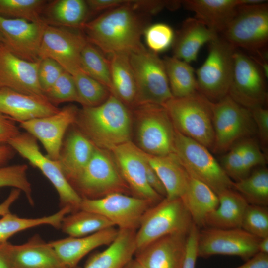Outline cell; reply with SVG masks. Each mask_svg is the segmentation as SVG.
I'll return each mask as SVG.
<instances>
[{"label": "cell", "mask_w": 268, "mask_h": 268, "mask_svg": "<svg viewBox=\"0 0 268 268\" xmlns=\"http://www.w3.org/2000/svg\"><path fill=\"white\" fill-rule=\"evenodd\" d=\"M13 268H68L50 242L38 234L25 243L12 245Z\"/></svg>", "instance_id": "484cf974"}, {"label": "cell", "mask_w": 268, "mask_h": 268, "mask_svg": "<svg viewBox=\"0 0 268 268\" xmlns=\"http://www.w3.org/2000/svg\"><path fill=\"white\" fill-rule=\"evenodd\" d=\"M258 249L259 252L268 254V237L260 240Z\"/></svg>", "instance_id": "680465c9"}, {"label": "cell", "mask_w": 268, "mask_h": 268, "mask_svg": "<svg viewBox=\"0 0 268 268\" xmlns=\"http://www.w3.org/2000/svg\"><path fill=\"white\" fill-rule=\"evenodd\" d=\"M82 198L96 199L114 193L131 194L108 150L95 147L89 161L71 184Z\"/></svg>", "instance_id": "30bf717a"}, {"label": "cell", "mask_w": 268, "mask_h": 268, "mask_svg": "<svg viewBox=\"0 0 268 268\" xmlns=\"http://www.w3.org/2000/svg\"><path fill=\"white\" fill-rule=\"evenodd\" d=\"M40 60L30 62L22 59L0 42V88L6 87L20 93L45 97L38 79Z\"/></svg>", "instance_id": "d6986e66"}, {"label": "cell", "mask_w": 268, "mask_h": 268, "mask_svg": "<svg viewBox=\"0 0 268 268\" xmlns=\"http://www.w3.org/2000/svg\"><path fill=\"white\" fill-rule=\"evenodd\" d=\"M28 166L25 164L0 166V189L12 187L25 194L29 203L34 204L32 186L27 177Z\"/></svg>", "instance_id": "60d3db41"}, {"label": "cell", "mask_w": 268, "mask_h": 268, "mask_svg": "<svg viewBox=\"0 0 268 268\" xmlns=\"http://www.w3.org/2000/svg\"><path fill=\"white\" fill-rule=\"evenodd\" d=\"M47 24L0 15V31L7 48L19 58L30 62L39 57L43 33Z\"/></svg>", "instance_id": "ffe728a7"}, {"label": "cell", "mask_w": 268, "mask_h": 268, "mask_svg": "<svg viewBox=\"0 0 268 268\" xmlns=\"http://www.w3.org/2000/svg\"><path fill=\"white\" fill-rule=\"evenodd\" d=\"M119 229L108 228L85 236L68 237L49 242L68 268H75L79 261L93 250L110 245Z\"/></svg>", "instance_id": "cb8c5ba5"}, {"label": "cell", "mask_w": 268, "mask_h": 268, "mask_svg": "<svg viewBox=\"0 0 268 268\" xmlns=\"http://www.w3.org/2000/svg\"><path fill=\"white\" fill-rule=\"evenodd\" d=\"M235 50L218 36L209 43L207 57L195 72L198 91L211 102L228 95Z\"/></svg>", "instance_id": "ba28073f"}, {"label": "cell", "mask_w": 268, "mask_h": 268, "mask_svg": "<svg viewBox=\"0 0 268 268\" xmlns=\"http://www.w3.org/2000/svg\"><path fill=\"white\" fill-rule=\"evenodd\" d=\"M154 205L146 199L114 193L99 199L82 198L79 209L102 215L119 229L137 230L143 214Z\"/></svg>", "instance_id": "4fadbf2b"}, {"label": "cell", "mask_w": 268, "mask_h": 268, "mask_svg": "<svg viewBox=\"0 0 268 268\" xmlns=\"http://www.w3.org/2000/svg\"><path fill=\"white\" fill-rule=\"evenodd\" d=\"M173 97L182 98L198 91L195 71L190 64L174 56L163 59Z\"/></svg>", "instance_id": "836d02e7"}, {"label": "cell", "mask_w": 268, "mask_h": 268, "mask_svg": "<svg viewBox=\"0 0 268 268\" xmlns=\"http://www.w3.org/2000/svg\"><path fill=\"white\" fill-rule=\"evenodd\" d=\"M233 188L248 204L268 205V170L262 166L251 172L247 177L233 181Z\"/></svg>", "instance_id": "8d00e7d4"}, {"label": "cell", "mask_w": 268, "mask_h": 268, "mask_svg": "<svg viewBox=\"0 0 268 268\" xmlns=\"http://www.w3.org/2000/svg\"><path fill=\"white\" fill-rule=\"evenodd\" d=\"M16 152L39 169L50 181L59 197L60 207H68L71 212L80 208L82 198L66 178L59 162L41 152L37 140L28 133H20L8 142Z\"/></svg>", "instance_id": "7c38bea8"}, {"label": "cell", "mask_w": 268, "mask_h": 268, "mask_svg": "<svg viewBox=\"0 0 268 268\" xmlns=\"http://www.w3.org/2000/svg\"><path fill=\"white\" fill-rule=\"evenodd\" d=\"M163 106L176 130L212 149L214 133L208 99L197 92L184 97H173Z\"/></svg>", "instance_id": "3957f363"}, {"label": "cell", "mask_w": 268, "mask_h": 268, "mask_svg": "<svg viewBox=\"0 0 268 268\" xmlns=\"http://www.w3.org/2000/svg\"><path fill=\"white\" fill-rule=\"evenodd\" d=\"M112 227L113 224L102 215L79 209L64 217L60 229L69 236L80 237Z\"/></svg>", "instance_id": "d590c367"}, {"label": "cell", "mask_w": 268, "mask_h": 268, "mask_svg": "<svg viewBox=\"0 0 268 268\" xmlns=\"http://www.w3.org/2000/svg\"><path fill=\"white\" fill-rule=\"evenodd\" d=\"M44 94L46 99L56 106L67 102L79 103L73 77L65 70L54 84Z\"/></svg>", "instance_id": "7bdbcfd3"}, {"label": "cell", "mask_w": 268, "mask_h": 268, "mask_svg": "<svg viewBox=\"0 0 268 268\" xmlns=\"http://www.w3.org/2000/svg\"><path fill=\"white\" fill-rule=\"evenodd\" d=\"M89 13H98L123 5L126 2L124 0H86Z\"/></svg>", "instance_id": "816d5d0a"}, {"label": "cell", "mask_w": 268, "mask_h": 268, "mask_svg": "<svg viewBox=\"0 0 268 268\" xmlns=\"http://www.w3.org/2000/svg\"><path fill=\"white\" fill-rule=\"evenodd\" d=\"M217 196L218 206L207 216L204 227L220 229L241 228L248 202L233 188L225 190Z\"/></svg>", "instance_id": "f546056e"}, {"label": "cell", "mask_w": 268, "mask_h": 268, "mask_svg": "<svg viewBox=\"0 0 268 268\" xmlns=\"http://www.w3.org/2000/svg\"><path fill=\"white\" fill-rule=\"evenodd\" d=\"M11 244L0 242V268H13L11 251Z\"/></svg>", "instance_id": "11a10c76"}, {"label": "cell", "mask_w": 268, "mask_h": 268, "mask_svg": "<svg viewBox=\"0 0 268 268\" xmlns=\"http://www.w3.org/2000/svg\"><path fill=\"white\" fill-rule=\"evenodd\" d=\"M122 268H144V267L136 259L132 258Z\"/></svg>", "instance_id": "91938a15"}, {"label": "cell", "mask_w": 268, "mask_h": 268, "mask_svg": "<svg viewBox=\"0 0 268 268\" xmlns=\"http://www.w3.org/2000/svg\"><path fill=\"white\" fill-rule=\"evenodd\" d=\"M188 234L160 238L136 251L134 258L144 268H182Z\"/></svg>", "instance_id": "44dd1931"}, {"label": "cell", "mask_w": 268, "mask_h": 268, "mask_svg": "<svg viewBox=\"0 0 268 268\" xmlns=\"http://www.w3.org/2000/svg\"><path fill=\"white\" fill-rule=\"evenodd\" d=\"M15 152L8 144L0 145V166H3L12 159Z\"/></svg>", "instance_id": "6f0895ef"}, {"label": "cell", "mask_w": 268, "mask_h": 268, "mask_svg": "<svg viewBox=\"0 0 268 268\" xmlns=\"http://www.w3.org/2000/svg\"><path fill=\"white\" fill-rule=\"evenodd\" d=\"M260 239L241 228L204 227L198 233V256L206 258L216 255L236 256L247 261L259 252Z\"/></svg>", "instance_id": "9a60e30c"}, {"label": "cell", "mask_w": 268, "mask_h": 268, "mask_svg": "<svg viewBox=\"0 0 268 268\" xmlns=\"http://www.w3.org/2000/svg\"><path fill=\"white\" fill-rule=\"evenodd\" d=\"M145 155L165 187L166 198H181L187 188L190 175L176 155L172 153L164 156H154L146 153Z\"/></svg>", "instance_id": "f1b7e54d"}, {"label": "cell", "mask_w": 268, "mask_h": 268, "mask_svg": "<svg viewBox=\"0 0 268 268\" xmlns=\"http://www.w3.org/2000/svg\"><path fill=\"white\" fill-rule=\"evenodd\" d=\"M143 35L150 50L157 54L166 50L173 45L175 37L170 26L161 23L149 25Z\"/></svg>", "instance_id": "ee69618b"}, {"label": "cell", "mask_w": 268, "mask_h": 268, "mask_svg": "<svg viewBox=\"0 0 268 268\" xmlns=\"http://www.w3.org/2000/svg\"><path fill=\"white\" fill-rule=\"evenodd\" d=\"M193 224L181 198H164L141 217L135 233L136 250L168 235L188 234Z\"/></svg>", "instance_id": "277c9868"}, {"label": "cell", "mask_w": 268, "mask_h": 268, "mask_svg": "<svg viewBox=\"0 0 268 268\" xmlns=\"http://www.w3.org/2000/svg\"><path fill=\"white\" fill-rule=\"evenodd\" d=\"M219 35L196 18L184 21L173 43V56L189 64L195 61L202 46Z\"/></svg>", "instance_id": "4316f807"}, {"label": "cell", "mask_w": 268, "mask_h": 268, "mask_svg": "<svg viewBox=\"0 0 268 268\" xmlns=\"http://www.w3.org/2000/svg\"><path fill=\"white\" fill-rule=\"evenodd\" d=\"M137 145L144 153L164 156L173 153L175 129L165 108L143 104L133 108Z\"/></svg>", "instance_id": "8992f818"}, {"label": "cell", "mask_w": 268, "mask_h": 268, "mask_svg": "<svg viewBox=\"0 0 268 268\" xmlns=\"http://www.w3.org/2000/svg\"><path fill=\"white\" fill-rule=\"evenodd\" d=\"M79 109L69 104L54 114L21 122L19 126L40 141L48 158L58 160L65 134L75 122Z\"/></svg>", "instance_id": "e0dca14e"}, {"label": "cell", "mask_w": 268, "mask_h": 268, "mask_svg": "<svg viewBox=\"0 0 268 268\" xmlns=\"http://www.w3.org/2000/svg\"><path fill=\"white\" fill-rule=\"evenodd\" d=\"M109 56L111 94L133 109L135 105L136 87L129 55L115 53Z\"/></svg>", "instance_id": "d6a6232c"}, {"label": "cell", "mask_w": 268, "mask_h": 268, "mask_svg": "<svg viewBox=\"0 0 268 268\" xmlns=\"http://www.w3.org/2000/svg\"><path fill=\"white\" fill-rule=\"evenodd\" d=\"M193 222L199 228L204 227L207 216L218 206L217 195L204 183L191 177L181 198Z\"/></svg>", "instance_id": "4dcf8cb0"}, {"label": "cell", "mask_w": 268, "mask_h": 268, "mask_svg": "<svg viewBox=\"0 0 268 268\" xmlns=\"http://www.w3.org/2000/svg\"><path fill=\"white\" fill-rule=\"evenodd\" d=\"M222 34V37L236 49L262 51L268 41V3L265 0L240 5Z\"/></svg>", "instance_id": "8fae6325"}, {"label": "cell", "mask_w": 268, "mask_h": 268, "mask_svg": "<svg viewBox=\"0 0 268 268\" xmlns=\"http://www.w3.org/2000/svg\"><path fill=\"white\" fill-rule=\"evenodd\" d=\"M227 152L222 158L221 165L227 175L235 181L247 177L244 167L242 140Z\"/></svg>", "instance_id": "f6af8a7d"}, {"label": "cell", "mask_w": 268, "mask_h": 268, "mask_svg": "<svg viewBox=\"0 0 268 268\" xmlns=\"http://www.w3.org/2000/svg\"><path fill=\"white\" fill-rule=\"evenodd\" d=\"M130 109L111 94L103 103L79 109L74 124L96 147L111 150L131 141Z\"/></svg>", "instance_id": "7a4b0ae2"}, {"label": "cell", "mask_w": 268, "mask_h": 268, "mask_svg": "<svg viewBox=\"0 0 268 268\" xmlns=\"http://www.w3.org/2000/svg\"><path fill=\"white\" fill-rule=\"evenodd\" d=\"M80 67L83 72L105 86L111 93L109 60L98 48L89 42L81 51Z\"/></svg>", "instance_id": "74e56055"}, {"label": "cell", "mask_w": 268, "mask_h": 268, "mask_svg": "<svg viewBox=\"0 0 268 268\" xmlns=\"http://www.w3.org/2000/svg\"><path fill=\"white\" fill-rule=\"evenodd\" d=\"M251 0H186L181 4L195 14V17L218 35L226 29L238 7Z\"/></svg>", "instance_id": "603a6c76"}, {"label": "cell", "mask_w": 268, "mask_h": 268, "mask_svg": "<svg viewBox=\"0 0 268 268\" xmlns=\"http://www.w3.org/2000/svg\"><path fill=\"white\" fill-rule=\"evenodd\" d=\"M117 168L134 196L154 204L162 197L149 186L146 178L147 158L144 152L132 141L119 145L110 151Z\"/></svg>", "instance_id": "ac0fdd59"}, {"label": "cell", "mask_w": 268, "mask_h": 268, "mask_svg": "<svg viewBox=\"0 0 268 268\" xmlns=\"http://www.w3.org/2000/svg\"><path fill=\"white\" fill-rule=\"evenodd\" d=\"M43 21L49 25L82 30L90 14L86 0H56L47 4Z\"/></svg>", "instance_id": "1f68e13d"}, {"label": "cell", "mask_w": 268, "mask_h": 268, "mask_svg": "<svg viewBox=\"0 0 268 268\" xmlns=\"http://www.w3.org/2000/svg\"><path fill=\"white\" fill-rule=\"evenodd\" d=\"M151 15L135 8L126 0L123 5L104 11L87 21L82 31L88 41L102 52L129 55L144 50L141 37Z\"/></svg>", "instance_id": "6da1fadb"}, {"label": "cell", "mask_w": 268, "mask_h": 268, "mask_svg": "<svg viewBox=\"0 0 268 268\" xmlns=\"http://www.w3.org/2000/svg\"><path fill=\"white\" fill-rule=\"evenodd\" d=\"M214 139L212 150L226 152L236 143L255 134L256 129L251 111L229 95L210 101Z\"/></svg>", "instance_id": "52a82bcc"}, {"label": "cell", "mask_w": 268, "mask_h": 268, "mask_svg": "<svg viewBox=\"0 0 268 268\" xmlns=\"http://www.w3.org/2000/svg\"><path fill=\"white\" fill-rule=\"evenodd\" d=\"M48 1L45 0H0V15L31 22L43 21L42 15Z\"/></svg>", "instance_id": "f35d334b"}, {"label": "cell", "mask_w": 268, "mask_h": 268, "mask_svg": "<svg viewBox=\"0 0 268 268\" xmlns=\"http://www.w3.org/2000/svg\"><path fill=\"white\" fill-rule=\"evenodd\" d=\"M81 30L47 24L40 48L39 59L54 60L71 75L82 71L80 55L88 41Z\"/></svg>", "instance_id": "2e32d148"}, {"label": "cell", "mask_w": 268, "mask_h": 268, "mask_svg": "<svg viewBox=\"0 0 268 268\" xmlns=\"http://www.w3.org/2000/svg\"><path fill=\"white\" fill-rule=\"evenodd\" d=\"M60 110L45 97L18 92L10 88H0V113L20 123L48 116Z\"/></svg>", "instance_id": "7402d4cb"}, {"label": "cell", "mask_w": 268, "mask_h": 268, "mask_svg": "<svg viewBox=\"0 0 268 268\" xmlns=\"http://www.w3.org/2000/svg\"><path fill=\"white\" fill-rule=\"evenodd\" d=\"M71 212L69 207H65L52 215L35 218H21L8 212L0 219V242H7L9 238L18 232L43 225L60 229L63 219Z\"/></svg>", "instance_id": "e575fe53"}, {"label": "cell", "mask_w": 268, "mask_h": 268, "mask_svg": "<svg viewBox=\"0 0 268 268\" xmlns=\"http://www.w3.org/2000/svg\"><path fill=\"white\" fill-rule=\"evenodd\" d=\"M72 126L63 141L57 160L70 185L84 169L95 149L90 140Z\"/></svg>", "instance_id": "d4e9b609"}, {"label": "cell", "mask_w": 268, "mask_h": 268, "mask_svg": "<svg viewBox=\"0 0 268 268\" xmlns=\"http://www.w3.org/2000/svg\"><path fill=\"white\" fill-rule=\"evenodd\" d=\"M200 228L194 223L188 234L186 250L182 268H196L197 259V240Z\"/></svg>", "instance_id": "681fc988"}, {"label": "cell", "mask_w": 268, "mask_h": 268, "mask_svg": "<svg viewBox=\"0 0 268 268\" xmlns=\"http://www.w3.org/2000/svg\"><path fill=\"white\" fill-rule=\"evenodd\" d=\"M136 231L119 229L115 239L105 250L91 256L83 268H122L134 256Z\"/></svg>", "instance_id": "83f0119b"}, {"label": "cell", "mask_w": 268, "mask_h": 268, "mask_svg": "<svg viewBox=\"0 0 268 268\" xmlns=\"http://www.w3.org/2000/svg\"><path fill=\"white\" fill-rule=\"evenodd\" d=\"M82 107H93L105 102L111 94L104 85L90 77L82 71L72 75Z\"/></svg>", "instance_id": "ab89813d"}, {"label": "cell", "mask_w": 268, "mask_h": 268, "mask_svg": "<svg viewBox=\"0 0 268 268\" xmlns=\"http://www.w3.org/2000/svg\"><path fill=\"white\" fill-rule=\"evenodd\" d=\"M0 42H2L3 43L4 42V37L0 31Z\"/></svg>", "instance_id": "94428289"}, {"label": "cell", "mask_w": 268, "mask_h": 268, "mask_svg": "<svg viewBox=\"0 0 268 268\" xmlns=\"http://www.w3.org/2000/svg\"><path fill=\"white\" fill-rule=\"evenodd\" d=\"M241 228L260 239L268 237V206L248 204L243 217Z\"/></svg>", "instance_id": "b9f144b4"}, {"label": "cell", "mask_w": 268, "mask_h": 268, "mask_svg": "<svg viewBox=\"0 0 268 268\" xmlns=\"http://www.w3.org/2000/svg\"><path fill=\"white\" fill-rule=\"evenodd\" d=\"M21 191L14 188L7 198L0 204V216H3L10 212V208L12 204L19 198Z\"/></svg>", "instance_id": "9f6ffc18"}, {"label": "cell", "mask_w": 268, "mask_h": 268, "mask_svg": "<svg viewBox=\"0 0 268 268\" xmlns=\"http://www.w3.org/2000/svg\"><path fill=\"white\" fill-rule=\"evenodd\" d=\"M265 78L261 67L252 57L235 50L228 95L249 110L264 107L268 100Z\"/></svg>", "instance_id": "5bb4252c"}, {"label": "cell", "mask_w": 268, "mask_h": 268, "mask_svg": "<svg viewBox=\"0 0 268 268\" xmlns=\"http://www.w3.org/2000/svg\"><path fill=\"white\" fill-rule=\"evenodd\" d=\"M208 149L175 129L173 153L191 177L204 183L218 195L233 188V181Z\"/></svg>", "instance_id": "5b68a950"}, {"label": "cell", "mask_w": 268, "mask_h": 268, "mask_svg": "<svg viewBox=\"0 0 268 268\" xmlns=\"http://www.w3.org/2000/svg\"><path fill=\"white\" fill-rule=\"evenodd\" d=\"M242 142L244 167L246 174L248 175L254 167L266 164V156L254 139L245 138L242 140Z\"/></svg>", "instance_id": "7dc6e473"}, {"label": "cell", "mask_w": 268, "mask_h": 268, "mask_svg": "<svg viewBox=\"0 0 268 268\" xmlns=\"http://www.w3.org/2000/svg\"><path fill=\"white\" fill-rule=\"evenodd\" d=\"M250 110L261 144L264 148L267 149L268 145V110L264 107H258Z\"/></svg>", "instance_id": "c3c4849f"}, {"label": "cell", "mask_w": 268, "mask_h": 268, "mask_svg": "<svg viewBox=\"0 0 268 268\" xmlns=\"http://www.w3.org/2000/svg\"><path fill=\"white\" fill-rule=\"evenodd\" d=\"M129 60L136 87L135 107L143 104L163 106L173 98L163 60L157 53L145 49L130 54Z\"/></svg>", "instance_id": "9c48e42d"}, {"label": "cell", "mask_w": 268, "mask_h": 268, "mask_svg": "<svg viewBox=\"0 0 268 268\" xmlns=\"http://www.w3.org/2000/svg\"><path fill=\"white\" fill-rule=\"evenodd\" d=\"M20 134L15 121L0 113V145L7 144L11 139Z\"/></svg>", "instance_id": "f907efd6"}, {"label": "cell", "mask_w": 268, "mask_h": 268, "mask_svg": "<svg viewBox=\"0 0 268 268\" xmlns=\"http://www.w3.org/2000/svg\"><path fill=\"white\" fill-rule=\"evenodd\" d=\"M146 178L149 186L153 190L162 197L164 198L166 197V192L165 187L156 172L149 163L147 159L146 164Z\"/></svg>", "instance_id": "f5cc1de1"}, {"label": "cell", "mask_w": 268, "mask_h": 268, "mask_svg": "<svg viewBox=\"0 0 268 268\" xmlns=\"http://www.w3.org/2000/svg\"><path fill=\"white\" fill-rule=\"evenodd\" d=\"M235 268H268V254L258 252L244 264Z\"/></svg>", "instance_id": "db71d44e"}, {"label": "cell", "mask_w": 268, "mask_h": 268, "mask_svg": "<svg viewBox=\"0 0 268 268\" xmlns=\"http://www.w3.org/2000/svg\"><path fill=\"white\" fill-rule=\"evenodd\" d=\"M65 69L57 62L50 58L41 59L38 69V79L43 93L57 80Z\"/></svg>", "instance_id": "bcb514c9"}]
</instances>
